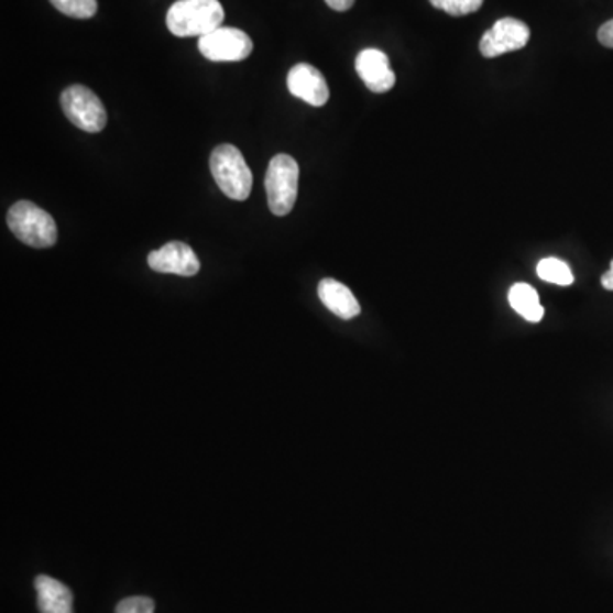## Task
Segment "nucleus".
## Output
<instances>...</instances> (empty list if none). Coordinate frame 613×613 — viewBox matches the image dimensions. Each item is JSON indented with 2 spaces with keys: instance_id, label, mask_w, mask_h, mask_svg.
<instances>
[{
  "instance_id": "9",
  "label": "nucleus",
  "mask_w": 613,
  "mask_h": 613,
  "mask_svg": "<svg viewBox=\"0 0 613 613\" xmlns=\"http://www.w3.org/2000/svg\"><path fill=\"white\" fill-rule=\"evenodd\" d=\"M354 67L360 79L376 95H384L395 86V74L391 68V62L381 50L366 48L358 53Z\"/></svg>"
},
{
  "instance_id": "15",
  "label": "nucleus",
  "mask_w": 613,
  "mask_h": 613,
  "mask_svg": "<svg viewBox=\"0 0 613 613\" xmlns=\"http://www.w3.org/2000/svg\"><path fill=\"white\" fill-rule=\"evenodd\" d=\"M62 14L76 20H89L98 12V0H50Z\"/></svg>"
},
{
  "instance_id": "18",
  "label": "nucleus",
  "mask_w": 613,
  "mask_h": 613,
  "mask_svg": "<svg viewBox=\"0 0 613 613\" xmlns=\"http://www.w3.org/2000/svg\"><path fill=\"white\" fill-rule=\"evenodd\" d=\"M599 42L606 48H613V20L606 21L599 30Z\"/></svg>"
},
{
  "instance_id": "10",
  "label": "nucleus",
  "mask_w": 613,
  "mask_h": 613,
  "mask_svg": "<svg viewBox=\"0 0 613 613\" xmlns=\"http://www.w3.org/2000/svg\"><path fill=\"white\" fill-rule=\"evenodd\" d=\"M288 91L307 105L320 106L329 101V87L322 74L310 64H297L288 72Z\"/></svg>"
},
{
  "instance_id": "16",
  "label": "nucleus",
  "mask_w": 613,
  "mask_h": 613,
  "mask_svg": "<svg viewBox=\"0 0 613 613\" xmlns=\"http://www.w3.org/2000/svg\"><path fill=\"white\" fill-rule=\"evenodd\" d=\"M433 8L440 9L450 15H467L472 12L479 11L484 0H429Z\"/></svg>"
},
{
  "instance_id": "4",
  "label": "nucleus",
  "mask_w": 613,
  "mask_h": 613,
  "mask_svg": "<svg viewBox=\"0 0 613 613\" xmlns=\"http://www.w3.org/2000/svg\"><path fill=\"white\" fill-rule=\"evenodd\" d=\"M298 164L294 157L278 154L267 166L264 186H266L267 205L276 217H285L294 210L298 193Z\"/></svg>"
},
{
  "instance_id": "6",
  "label": "nucleus",
  "mask_w": 613,
  "mask_h": 613,
  "mask_svg": "<svg viewBox=\"0 0 613 613\" xmlns=\"http://www.w3.org/2000/svg\"><path fill=\"white\" fill-rule=\"evenodd\" d=\"M252 40L244 31L236 28H223L211 31L210 34L198 40L201 55L211 62H241L252 53Z\"/></svg>"
},
{
  "instance_id": "14",
  "label": "nucleus",
  "mask_w": 613,
  "mask_h": 613,
  "mask_svg": "<svg viewBox=\"0 0 613 613\" xmlns=\"http://www.w3.org/2000/svg\"><path fill=\"white\" fill-rule=\"evenodd\" d=\"M538 278L554 285L569 286L574 282L571 267L565 261L557 260V258H546L537 264Z\"/></svg>"
},
{
  "instance_id": "19",
  "label": "nucleus",
  "mask_w": 613,
  "mask_h": 613,
  "mask_svg": "<svg viewBox=\"0 0 613 613\" xmlns=\"http://www.w3.org/2000/svg\"><path fill=\"white\" fill-rule=\"evenodd\" d=\"M326 4L335 11L344 12L353 8L354 0H326Z\"/></svg>"
},
{
  "instance_id": "1",
  "label": "nucleus",
  "mask_w": 613,
  "mask_h": 613,
  "mask_svg": "<svg viewBox=\"0 0 613 613\" xmlns=\"http://www.w3.org/2000/svg\"><path fill=\"white\" fill-rule=\"evenodd\" d=\"M226 11L219 0H177L167 11V30L177 39H204L219 30Z\"/></svg>"
},
{
  "instance_id": "5",
  "label": "nucleus",
  "mask_w": 613,
  "mask_h": 613,
  "mask_svg": "<svg viewBox=\"0 0 613 613\" xmlns=\"http://www.w3.org/2000/svg\"><path fill=\"white\" fill-rule=\"evenodd\" d=\"M62 110L74 127L87 133L105 130L108 114L101 99L86 86H70L62 92Z\"/></svg>"
},
{
  "instance_id": "3",
  "label": "nucleus",
  "mask_w": 613,
  "mask_h": 613,
  "mask_svg": "<svg viewBox=\"0 0 613 613\" xmlns=\"http://www.w3.org/2000/svg\"><path fill=\"white\" fill-rule=\"evenodd\" d=\"M8 226L15 238L30 248H52L58 239L57 223L52 215L31 201L12 205L8 214Z\"/></svg>"
},
{
  "instance_id": "17",
  "label": "nucleus",
  "mask_w": 613,
  "mask_h": 613,
  "mask_svg": "<svg viewBox=\"0 0 613 613\" xmlns=\"http://www.w3.org/2000/svg\"><path fill=\"white\" fill-rule=\"evenodd\" d=\"M114 613H155V603L149 596H130L118 603Z\"/></svg>"
},
{
  "instance_id": "12",
  "label": "nucleus",
  "mask_w": 613,
  "mask_h": 613,
  "mask_svg": "<svg viewBox=\"0 0 613 613\" xmlns=\"http://www.w3.org/2000/svg\"><path fill=\"white\" fill-rule=\"evenodd\" d=\"M39 593V609L42 613H74V594L61 581L40 574L34 580Z\"/></svg>"
},
{
  "instance_id": "11",
  "label": "nucleus",
  "mask_w": 613,
  "mask_h": 613,
  "mask_svg": "<svg viewBox=\"0 0 613 613\" xmlns=\"http://www.w3.org/2000/svg\"><path fill=\"white\" fill-rule=\"evenodd\" d=\"M317 294H319L320 302L339 319L350 320L362 313V307L358 304L353 292L336 280H322L317 288Z\"/></svg>"
},
{
  "instance_id": "2",
  "label": "nucleus",
  "mask_w": 613,
  "mask_h": 613,
  "mask_svg": "<svg viewBox=\"0 0 613 613\" xmlns=\"http://www.w3.org/2000/svg\"><path fill=\"white\" fill-rule=\"evenodd\" d=\"M210 171L220 191L230 200H248L252 189V173L238 147L223 143L210 155Z\"/></svg>"
},
{
  "instance_id": "20",
  "label": "nucleus",
  "mask_w": 613,
  "mask_h": 613,
  "mask_svg": "<svg viewBox=\"0 0 613 613\" xmlns=\"http://www.w3.org/2000/svg\"><path fill=\"white\" fill-rule=\"evenodd\" d=\"M602 285L605 291L613 292V260L612 264H610L609 272H606L605 275L602 276Z\"/></svg>"
},
{
  "instance_id": "8",
  "label": "nucleus",
  "mask_w": 613,
  "mask_h": 613,
  "mask_svg": "<svg viewBox=\"0 0 613 613\" xmlns=\"http://www.w3.org/2000/svg\"><path fill=\"white\" fill-rule=\"evenodd\" d=\"M149 266L166 275L195 276L200 272V260L185 242H167L149 254Z\"/></svg>"
},
{
  "instance_id": "7",
  "label": "nucleus",
  "mask_w": 613,
  "mask_h": 613,
  "mask_svg": "<svg viewBox=\"0 0 613 613\" xmlns=\"http://www.w3.org/2000/svg\"><path fill=\"white\" fill-rule=\"evenodd\" d=\"M528 40H530V28L527 24L515 18H503L496 21L490 31H485L479 48L482 57L496 58L504 53L522 50L523 46H527Z\"/></svg>"
},
{
  "instance_id": "13",
  "label": "nucleus",
  "mask_w": 613,
  "mask_h": 613,
  "mask_svg": "<svg viewBox=\"0 0 613 613\" xmlns=\"http://www.w3.org/2000/svg\"><path fill=\"white\" fill-rule=\"evenodd\" d=\"M508 300L513 309L528 322H540L544 319V307L534 286L516 283L510 288Z\"/></svg>"
}]
</instances>
